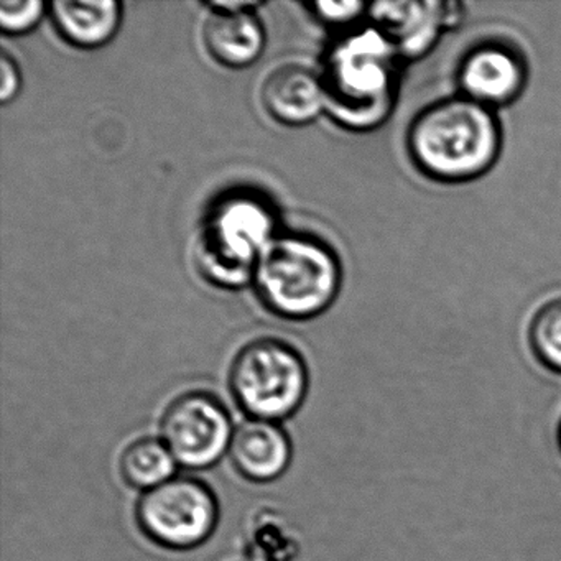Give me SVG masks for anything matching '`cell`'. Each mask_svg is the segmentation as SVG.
Listing matches in <instances>:
<instances>
[{"label":"cell","mask_w":561,"mask_h":561,"mask_svg":"<svg viewBox=\"0 0 561 561\" xmlns=\"http://www.w3.org/2000/svg\"><path fill=\"white\" fill-rule=\"evenodd\" d=\"M504 146L497 111L456 94L430 104L407 130L420 173L439 183H468L494 169Z\"/></svg>","instance_id":"obj_1"},{"label":"cell","mask_w":561,"mask_h":561,"mask_svg":"<svg viewBox=\"0 0 561 561\" xmlns=\"http://www.w3.org/2000/svg\"><path fill=\"white\" fill-rule=\"evenodd\" d=\"M403 58L374 25L341 38L324 60L327 111L351 130H373L386 123L399 94Z\"/></svg>","instance_id":"obj_2"},{"label":"cell","mask_w":561,"mask_h":561,"mask_svg":"<svg viewBox=\"0 0 561 561\" xmlns=\"http://www.w3.org/2000/svg\"><path fill=\"white\" fill-rule=\"evenodd\" d=\"M275 213L261 196L236 192L219 199L203 219L196 238L199 274L222 288L244 287L275 241Z\"/></svg>","instance_id":"obj_3"},{"label":"cell","mask_w":561,"mask_h":561,"mask_svg":"<svg viewBox=\"0 0 561 561\" xmlns=\"http://www.w3.org/2000/svg\"><path fill=\"white\" fill-rule=\"evenodd\" d=\"M254 284L268 310L288 320H308L331 307L341 287V265L323 242L282 236L255 268Z\"/></svg>","instance_id":"obj_4"},{"label":"cell","mask_w":561,"mask_h":561,"mask_svg":"<svg viewBox=\"0 0 561 561\" xmlns=\"http://www.w3.org/2000/svg\"><path fill=\"white\" fill-rule=\"evenodd\" d=\"M232 396L244 412L257 420L287 419L304 402L308 370L304 357L274 337L245 344L229 373Z\"/></svg>","instance_id":"obj_5"},{"label":"cell","mask_w":561,"mask_h":561,"mask_svg":"<svg viewBox=\"0 0 561 561\" xmlns=\"http://www.w3.org/2000/svg\"><path fill=\"white\" fill-rule=\"evenodd\" d=\"M136 512L140 528L150 540L176 550L203 543L218 522V502L211 489L186 476L146 491Z\"/></svg>","instance_id":"obj_6"},{"label":"cell","mask_w":561,"mask_h":561,"mask_svg":"<svg viewBox=\"0 0 561 561\" xmlns=\"http://www.w3.org/2000/svg\"><path fill=\"white\" fill-rule=\"evenodd\" d=\"M162 439L186 468L215 465L231 445V420L221 400L208 392L176 397L162 416Z\"/></svg>","instance_id":"obj_7"},{"label":"cell","mask_w":561,"mask_h":561,"mask_svg":"<svg viewBox=\"0 0 561 561\" xmlns=\"http://www.w3.org/2000/svg\"><path fill=\"white\" fill-rule=\"evenodd\" d=\"M461 9V4L442 0H386L369 5V18L403 60H419L436 47L443 34L459 25Z\"/></svg>","instance_id":"obj_8"},{"label":"cell","mask_w":561,"mask_h":561,"mask_svg":"<svg viewBox=\"0 0 561 561\" xmlns=\"http://www.w3.org/2000/svg\"><path fill=\"white\" fill-rule=\"evenodd\" d=\"M527 81L524 57L501 42H482L469 48L456 70L458 94L492 111L515 103Z\"/></svg>","instance_id":"obj_9"},{"label":"cell","mask_w":561,"mask_h":561,"mask_svg":"<svg viewBox=\"0 0 561 561\" xmlns=\"http://www.w3.org/2000/svg\"><path fill=\"white\" fill-rule=\"evenodd\" d=\"M203 27V42L219 65L232 70L251 67L265 47L257 2H213Z\"/></svg>","instance_id":"obj_10"},{"label":"cell","mask_w":561,"mask_h":561,"mask_svg":"<svg viewBox=\"0 0 561 561\" xmlns=\"http://www.w3.org/2000/svg\"><path fill=\"white\" fill-rule=\"evenodd\" d=\"M262 104L272 119L291 127L307 126L327 111L321 78L301 65L272 71L262 87Z\"/></svg>","instance_id":"obj_11"},{"label":"cell","mask_w":561,"mask_h":561,"mask_svg":"<svg viewBox=\"0 0 561 561\" xmlns=\"http://www.w3.org/2000/svg\"><path fill=\"white\" fill-rule=\"evenodd\" d=\"M232 465L251 481H272L287 469L291 458L287 433L274 422L249 420L242 423L229 445Z\"/></svg>","instance_id":"obj_12"},{"label":"cell","mask_w":561,"mask_h":561,"mask_svg":"<svg viewBox=\"0 0 561 561\" xmlns=\"http://www.w3.org/2000/svg\"><path fill=\"white\" fill-rule=\"evenodd\" d=\"M51 12L61 37L87 50L110 44L123 19L121 4L114 0H58Z\"/></svg>","instance_id":"obj_13"},{"label":"cell","mask_w":561,"mask_h":561,"mask_svg":"<svg viewBox=\"0 0 561 561\" xmlns=\"http://www.w3.org/2000/svg\"><path fill=\"white\" fill-rule=\"evenodd\" d=\"M121 472L133 488L150 491L173 478L175 458L159 439H137L124 449Z\"/></svg>","instance_id":"obj_14"},{"label":"cell","mask_w":561,"mask_h":561,"mask_svg":"<svg viewBox=\"0 0 561 561\" xmlns=\"http://www.w3.org/2000/svg\"><path fill=\"white\" fill-rule=\"evenodd\" d=\"M528 340L537 359L561 374V298L547 301L535 311Z\"/></svg>","instance_id":"obj_15"},{"label":"cell","mask_w":561,"mask_h":561,"mask_svg":"<svg viewBox=\"0 0 561 561\" xmlns=\"http://www.w3.org/2000/svg\"><path fill=\"white\" fill-rule=\"evenodd\" d=\"M47 5L42 0H2L0 27L5 34L24 35L42 21Z\"/></svg>","instance_id":"obj_16"},{"label":"cell","mask_w":561,"mask_h":561,"mask_svg":"<svg viewBox=\"0 0 561 561\" xmlns=\"http://www.w3.org/2000/svg\"><path fill=\"white\" fill-rule=\"evenodd\" d=\"M314 12L320 21L328 25H351L363 18L364 12H369V5L357 0H346V2H314L308 5Z\"/></svg>","instance_id":"obj_17"},{"label":"cell","mask_w":561,"mask_h":561,"mask_svg":"<svg viewBox=\"0 0 561 561\" xmlns=\"http://www.w3.org/2000/svg\"><path fill=\"white\" fill-rule=\"evenodd\" d=\"M0 70H2V88H0V100L2 104H9L18 98L21 91L22 77L19 71L18 64L14 58L9 57L8 54L2 55L0 61Z\"/></svg>","instance_id":"obj_18"},{"label":"cell","mask_w":561,"mask_h":561,"mask_svg":"<svg viewBox=\"0 0 561 561\" xmlns=\"http://www.w3.org/2000/svg\"><path fill=\"white\" fill-rule=\"evenodd\" d=\"M558 436H560V445H561V425H560V433H558Z\"/></svg>","instance_id":"obj_19"}]
</instances>
